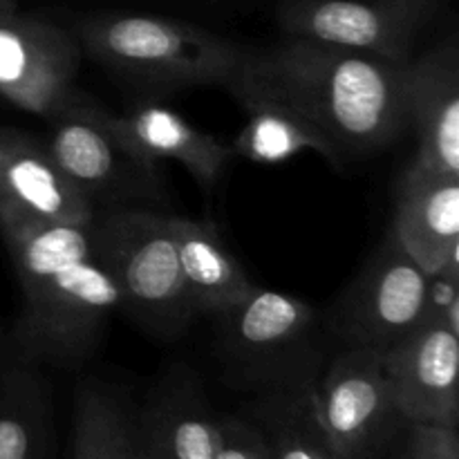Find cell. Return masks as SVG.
<instances>
[{"instance_id": "6", "label": "cell", "mask_w": 459, "mask_h": 459, "mask_svg": "<svg viewBox=\"0 0 459 459\" xmlns=\"http://www.w3.org/2000/svg\"><path fill=\"white\" fill-rule=\"evenodd\" d=\"M430 276L385 233L357 276L323 312L341 348H393L429 321Z\"/></svg>"}, {"instance_id": "3", "label": "cell", "mask_w": 459, "mask_h": 459, "mask_svg": "<svg viewBox=\"0 0 459 459\" xmlns=\"http://www.w3.org/2000/svg\"><path fill=\"white\" fill-rule=\"evenodd\" d=\"M72 34L94 63L152 90L224 88L251 56L224 36L157 13L99 12Z\"/></svg>"}, {"instance_id": "15", "label": "cell", "mask_w": 459, "mask_h": 459, "mask_svg": "<svg viewBox=\"0 0 459 459\" xmlns=\"http://www.w3.org/2000/svg\"><path fill=\"white\" fill-rule=\"evenodd\" d=\"M143 459H215L220 415L200 379L188 368H173L137 411Z\"/></svg>"}, {"instance_id": "20", "label": "cell", "mask_w": 459, "mask_h": 459, "mask_svg": "<svg viewBox=\"0 0 459 459\" xmlns=\"http://www.w3.org/2000/svg\"><path fill=\"white\" fill-rule=\"evenodd\" d=\"M72 459H143L137 411L119 390L97 379L81 381L74 394Z\"/></svg>"}, {"instance_id": "10", "label": "cell", "mask_w": 459, "mask_h": 459, "mask_svg": "<svg viewBox=\"0 0 459 459\" xmlns=\"http://www.w3.org/2000/svg\"><path fill=\"white\" fill-rule=\"evenodd\" d=\"M81 48L74 34L40 16L0 4V99L22 112L52 119L76 97Z\"/></svg>"}, {"instance_id": "16", "label": "cell", "mask_w": 459, "mask_h": 459, "mask_svg": "<svg viewBox=\"0 0 459 459\" xmlns=\"http://www.w3.org/2000/svg\"><path fill=\"white\" fill-rule=\"evenodd\" d=\"M0 206L63 224H88L97 215L48 143L9 126H0Z\"/></svg>"}, {"instance_id": "12", "label": "cell", "mask_w": 459, "mask_h": 459, "mask_svg": "<svg viewBox=\"0 0 459 459\" xmlns=\"http://www.w3.org/2000/svg\"><path fill=\"white\" fill-rule=\"evenodd\" d=\"M394 403L406 424L459 426V334L429 318L381 352Z\"/></svg>"}, {"instance_id": "4", "label": "cell", "mask_w": 459, "mask_h": 459, "mask_svg": "<svg viewBox=\"0 0 459 459\" xmlns=\"http://www.w3.org/2000/svg\"><path fill=\"white\" fill-rule=\"evenodd\" d=\"M224 379L242 393L312 390L327 363L323 312L285 291L255 290L211 316Z\"/></svg>"}, {"instance_id": "1", "label": "cell", "mask_w": 459, "mask_h": 459, "mask_svg": "<svg viewBox=\"0 0 459 459\" xmlns=\"http://www.w3.org/2000/svg\"><path fill=\"white\" fill-rule=\"evenodd\" d=\"M0 236L22 299L12 332L18 357L39 368L92 357L121 299L94 258L90 222H48L0 206Z\"/></svg>"}, {"instance_id": "22", "label": "cell", "mask_w": 459, "mask_h": 459, "mask_svg": "<svg viewBox=\"0 0 459 459\" xmlns=\"http://www.w3.org/2000/svg\"><path fill=\"white\" fill-rule=\"evenodd\" d=\"M215 459H269L267 444L247 415H220Z\"/></svg>"}, {"instance_id": "18", "label": "cell", "mask_w": 459, "mask_h": 459, "mask_svg": "<svg viewBox=\"0 0 459 459\" xmlns=\"http://www.w3.org/2000/svg\"><path fill=\"white\" fill-rule=\"evenodd\" d=\"M0 459H52L54 403L43 368L0 352Z\"/></svg>"}, {"instance_id": "17", "label": "cell", "mask_w": 459, "mask_h": 459, "mask_svg": "<svg viewBox=\"0 0 459 459\" xmlns=\"http://www.w3.org/2000/svg\"><path fill=\"white\" fill-rule=\"evenodd\" d=\"M108 121L133 151L155 164L178 161L206 193L213 191L236 157L229 143L155 99H139L121 115L108 112Z\"/></svg>"}, {"instance_id": "7", "label": "cell", "mask_w": 459, "mask_h": 459, "mask_svg": "<svg viewBox=\"0 0 459 459\" xmlns=\"http://www.w3.org/2000/svg\"><path fill=\"white\" fill-rule=\"evenodd\" d=\"M106 108L81 92L48 119V148L63 173L92 202L108 209L130 202L160 200L161 164L128 146L108 121Z\"/></svg>"}, {"instance_id": "8", "label": "cell", "mask_w": 459, "mask_h": 459, "mask_svg": "<svg viewBox=\"0 0 459 459\" xmlns=\"http://www.w3.org/2000/svg\"><path fill=\"white\" fill-rule=\"evenodd\" d=\"M312 399L339 459H384L406 429L379 350L341 348L327 359Z\"/></svg>"}, {"instance_id": "24", "label": "cell", "mask_w": 459, "mask_h": 459, "mask_svg": "<svg viewBox=\"0 0 459 459\" xmlns=\"http://www.w3.org/2000/svg\"><path fill=\"white\" fill-rule=\"evenodd\" d=\"M429 318L459 334V264L430 276Z\"/></svg>"}, {"instance_id": "21", "label": "cell", "mask_w": 459, "mask_h": 459, "mask_svg": "<svg viewBox=\"0 0 459 459\" xmlns=\"http://www.w3.org/2000/svg\"><path fill=\"white\" fill-rule=\"evenodd\" d=\"M312 390L255 394L247 406L245 415L263 433L269 459H339L318 424Z\"/></svg>"}, {"instance_id": "14", "label": "cell", "mask_w": 459, "mask_h": 459, "mask_svg": "<svg viewBox=\"0 0 459 459\" xmlns=\"http://www.w3.org/2000/svg\"><path fill=\"white\" fill-rule=\"evenodd\" d=\"M388 231L429 276L459 264V178L411 161L394 191Z\"/></svg>"}, {"instance_id": "5", "label": "cell", "mask_w": 459, "mask_h": 459, "mask_svg": "<svg viewBox=\"0 0 459 459\" xmlns=\"http://www.w3.org/2000/svg\"><path fill=\"white\" fill-rule=\"evenodd\" d=\"M92 251L115 282L121 309L146 334L178 341L200 316L184 285L173 215L115 206L90 222Z\"/></svg>"}, {"instance_id": "13", "label": "cell", "mask_w": 459, "mask_h": 459, "mask_svg": "<svg viewBox=\"0 0 459 459\" xmlns=\"http://www.w3.org/2000/svg\"><path fill=\"white\" fill-rule=\"evenodd\" d=\"M408 128L417 139L412 161L433 173L459 178V48L435 45L403 65Z\"/></svg>"}, {"instance_id": "19", "label": "cell", "mask_w": 459, "mask_h": 459, "mask_svg": "<svg viewBox=\"0 0 459 459\" xmlns=\"http://www.w3.org/2000/svg\"><path fill=\"white\" fill-rule=\"evenodd\" d=\"M184 285L200 316H215L255 290L245 264L233 255L211 220L173 215Z\"/></svg>"}, {"instance_id": "2", "label": "cell", "mask_w": 459, "mask_h": 459, "mask_svg": "<svg viewBox=\"0 0 459 459\" xmlns=\"http://www.w3.org/2000/svg\"><path fill=\"white\" fill-rule=\"evenodd\" d=\"M258 61L325 133L341 164L379 155L406 133L403 65L303 39H285Z\"/></svg>"}, {"instance_id": "26", "label": "cell", "mask_w": 459, "mask_h": 459, "mask_svg": "<svg viewBox=\"0 0 459 459\" xmlns=\"http://www.w3.org/2000/svg\"><path fill=\"white\" fill-rule=\"evenodd\" d=\"M429 3H435V0H429Z\"/></svg>"}, {"instance_id": "23", "label": "cell", "mask_w": 459, "mask_h": 459, "mask_svg": "<svg viewBox=\"0 0 459 459\" xmlns=\"http://www.w3.org/2000/svg\"><path fill=\"white\" fill-rule=\"evenodd\" d=\"M402 459H459L457 429L430 424H406Z\"/></svg>"}, {"instance_id": "11", "label": "cell", "mask_w": 459, "mask_h": 459, "mask_svg": "<svg viewBox=\"0 0 459 459\" xmlns=\"http://www.w3.org/2000/svg\"><path fill=\"white\" fill-rule=\"evenodd\" d=\"M245 112V126L233 139V155L255 164H282L300 152H316L341 169L336 148L290 92L260 65L258 52L224 85Z\"/></svg>"}, {"instance_id": "9", "label": "cell", "mask_w": 459, "mask_h": 459, "mask_svg": "<svg viewBox=\"0 0 459 459\" xmlns=\"http://www.w3.org/2000/svg\"><path fill=\"white\" fill-rule=\"evenodd\" d=\"M429 0H273L285 39H303L406 65L430 18Z\"/></svg>"}, {"instance_id": "25", "label": "cell", "mask_w": 459, "mask_h": 459, "mask_svg": "<svg viewBox=\"0 0 459 459\" xmlns=\"http://www.w3.org/2000/svg\"><path fill=\"white\" fill-rule=\"evenodd\" d=\"M4 3H7V0H0V4H4Z\"/></svg>"}]
</instances>
